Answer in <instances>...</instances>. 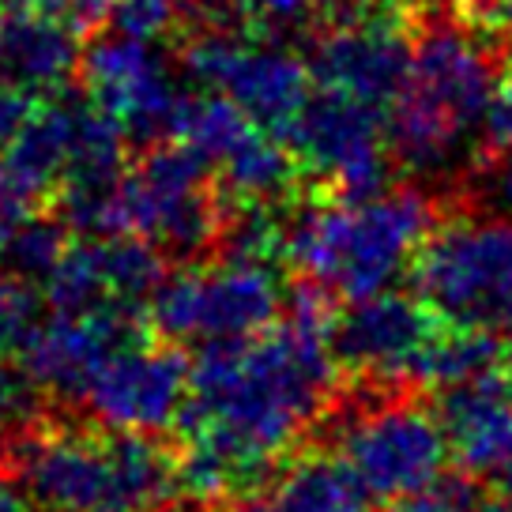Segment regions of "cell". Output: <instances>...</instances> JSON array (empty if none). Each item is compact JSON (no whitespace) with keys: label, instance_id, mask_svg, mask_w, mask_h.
Returning a JSON list of instances; mask_svg holds the SVG:
<instances>
[{"label":"cell","instance_id":"cell-17","mask_svg":"<svg viewBox=\"0 0 512 512\" xmlns=\"http://www.w3.org/2000/svg\"><path fill=\"white\" fill-rule=\"evenodd\" d=\"M437 422L448 456L471 479H501L512 471V381L482 373L475 381L441 388Z\"/></svg>","mask_w":512,"mask_h":512},{"label":"cell","instance_id":"cell-34","mask_svg":"<svg viewBox=\"0 0 512 512\" xmlns=\"http://www.w3.org/2000/svg\"><path fill=\"white\" fill-rule=\"evenodd\" d=\"M475 512H512V501H482Z\"/></svg>","mask_w":512,"mask_h":512},{"label":"cell","instance_id":"cell-37","mask_svg":"<svg viewBox=\"0 0 512 512\" xmlns=\"http://www.w3.org/2000/svg\"><path fill=\"white\" fill-rule=\"evenodd\" d=\"M509 381H512V347H509Z\"/></svg>","mask_w":512,"mask_h":512},{"label":"cell","instance_id":"cell-8","mask_svg":"<svg viewBox=\"0 0 512 512\" xmlns=\"http://www.w3.org/2000/svg\"><path fill=\"white\" fill-rule=\"evenodd\" d=\"M283 309L272 264L226 260L215 268H185L151 294V328L170 343H215L268 328Z\"/></svg>","mask_w":512,"mask_h":512},{"label":"cell","instance_id":"cell-24","mask_svg":"<svg viewBox=\"0 0 512 512\" xmlns=\"http://www.w3.org/2000/svg\"><path fill=\"white\" fill-rule=\"evenodd\" d=\"M324 4L328 0H226V8H230L226 23H238L245 31L279 34L317 19Z\"/></svg>","mask_w":512,"mask_h":512},{"label":"cell","instance_id":"cell-6","mask_svg":"<svg viewBox=\"0 0 512 512\" xmlns=\"http://www.w3.org/2000/svg\"><path fill=\"white\" fill-rule=\"evenodd\" d=\"M223 200L208 162L185 144L151 147L125 170L113 204V234H136L162 256L196 260L219 241Z\"/></svg>","mask_w":512,"mask_h":512},{"label":"cell","instance_id":"cell-32","mask_svg":"<svg viewBox=\"0 0 512 512\" xmlns=\"http://www.w3.org/2000/svg\"><path fill=\"white\" fill-rule=\"evenodd\" d=\"M23 215H27V208H19V204L0 196V253H4V245H8V238H12V230L19 226Z\"/></svg>","mask_w":512,"mask_h":512},{"label":"cell","instance_id":"cell-30","mask_svg":"<svg viewBox=\"0 0 512 512\" xmlns=\"http://www.w3.org/2000/svg\"><path fill=\"white\" fill-rule=\"evenodd\" d=\"M34 95L19 91V87H8L0 83V151L16 140V132L27 125V117L34 113Z\"/></svg>","mask_w":512,"mask_h":512},{"label":"cell","instance_id":"cell-12","mask_svg":"<svg viewBox=\"0 0 512 512\" xmlns=\"http://www.w3.org/2000/svg\"><path fill=\"white\" fill-rule=\"evenodd\" d=\"M80 80L87 98L125 132V140H162L177 110V80L159 42L102 34L80 49Z\"/></svg>","mask_w":512,"mask_h":512},{"label":"cell","instance_id":"cell-16","mask_svg":"<svg viewBox=\"0 0 512 512\" xmlns=\"http://www.w3.org/2000/svg\"><path fill=\"white\" fill-rule=\"evenodd\" d=\"M445 320L433 313L418 294L381 290L351 305L347 317H336L332 347L339 369L377 384H407L418 351Z\"/></svg>","mask_w":512,"mask_h":512},{"label":"cell","instance_id":"cell-3","mask_svg":"<svg viewBox=\"0 0 512 512\" xmlns=\"http://www.w3.org/2000/svg\"><path fill=\"white\" fill-rule=\"evenodd\" d=\"M505 68L482 27L433 19L411 42V64L388 106L392 159L415 177H448L486 132Z\"/></svg>","mask_w":512,"mask_h":512},{"label":"cell","instance_id":"cell-23","mask_svg":"<svg viewBox=\"0 0 512 512\" xmlns=\"http://www.w3.org/2000/svg\"><path fill=\"white\" fill-rule=\"evenodd\" d=\"M189 0H113L110 23L117 34L140 42H166L185 27Z\"/></svg>","mask_w":512,"mask_h":512},{"label":"cell","instance_id":"cell-15","mask_svg":"<svg viewBox=\"0 0 512 512\" xmlns=\"http://www.w3.org/2000/svg\"><path fill=\"white\" fill-rule=\"evenodd\" d=\"M166 279V256L136 234H87L61 253L53 272L42 279L53 309H98L121 305L140 309Z\"/></svg>","mask_w":512,"mask_h":512},{"label":"cell","instance_id":"cell-36","mask_svg":"<svg viewBox=\"0 0 512 512\" xmlns=\"http://www.w3.org/2000/svg\"><path fill=\"white\" fill-rule=\"evenodd\" d=\"M501 479H505V490H509V501H512V471H505Z\"/></svg>","mask_w":512,"mask_h":512},{"label":"cell","instance_id":"cell-26","mask_svg":"<svg viewBox=\"0 0 512 512\" xmlns=\"http://www.w3.org/2000/svg\"><path fill=\"white\" fill-rule=\"evenodd\" d=\"M482 505L479 490L471 479H433L422 490H411L403 497H392V505L384 512H475Z\"/></svg>","mask_w":512,"mask_h":512},{"label":"cell","instance_id":"cell-38","mask_svg":"<svg viewBox=\"0 0 512 512\" xmlns=\"http://www.w3.org/2000/svg\"><path fill=\"white\" fill-rule=\"evenodd\" d=\"M467 4H475V0H467Z\"/></svg>","mask_w":512,"mask_h":512},{"label":"cell","instance_id":"cell-33","mask_svg":"<svg viewBox=\"0 0 512 512\" xmlns=\"http://www.w3.org/2000/svg\"><path fill=\"white\" fill-rule=\"evenodd\" d=\"M0 512H31V501L19 494V490L0 482Z\"/></svg>","mask_w":512,"mask_h":512},{"label":"cell","instance_id":"cell-29","mask_svg":"<svg viewBox=\"0 0 512 512\" xmlns=\"http://www.w3.org/2000/svg\"><path fill=\"white\" fill-rule=\"evenodd\" d=\"M486 144L494 151H509L512 147V72L501 76L490 113H486Z\"/></svg>","mask_w":512,"mask_h":512},{"label":"cell","instance_id":"cell-25","mask_svg":"<svg viewBox=\"0 0 512 512\" xmlns=\"http://www.w3.org/2000/svg\"><path fill=\"white\" fill-rule=\"evenodd\" d=\"M46 392L31 381V373L19 362L0 358V430H23L34 418H42Z\"/></svg>","mask_w":512,"mask_h":512},{"label":"cell","instance_id":"cell-10","mask_svg":"<svg viewBox=\"0 0 512 512\" xmlns=\"http://www.w3.org/2000/svg\"><path fill=\"white\" fill-rule=\"evenodd\" d=\"M339 460L369 497H403L445 475L448 441L433 411L407 400L358 411L339 430Z\"/></svg>","mask_w":512,"mask_h":512},{"label":"cell","instance_id":"cell-13","mask_svg":"<svg viewBox=\"0 0 512 512\" xmlns=\"http://www.w3.org/2000/svg\"><path fill=\"white\" fill-rule=\"evenodd\" d=\"M144 339V313L121 305L98 309H53V317L34 320L31 332L19 343V366L31 381L64 403H80L98 366L117 347Z\"/></svg>","mask_w":512,"mask_h":512},{"label":"cell","instance_id":"cell-19","mask_svg":"<svg viewBox=\"0 0 512 512\" xmlns=\"http://www.w3.org/2000/svg\"><path fill=\"white\" fill-rule=\"evenodd\" d=\"M80 68V31L34 12L0 8V83L27 95H57Z\"/></svg>","mask_w":512,"mask_h":512},{"label":"cell","instance_id":"cell-7","mask_svg":"<svg viewBox=\"0 0 512 512\" xmlns=\"http://www.w3.org/2000/svg\"><path fill=\"white\" fill-rule=\"evenodd\" d=\"M181 68L204 91H219L253 117L256 125L283 136L313 95V72L283 38L245 31L238 23H215L189 34Z\"/></svg>","mask_w":512,"mask_h":512},{"label":"cell","instance_id":"cell-21","mask_svg":"<svg viewBox=\"0 0 512 512\" xmlns=\"http://www.w3.org/2000/svg\"><path fill=\"white\" fill-rule=\"evenodd\" d=\"M497 354H501V347H497L494 332L441 324L430 336V343L418 351L415 366L407 373V384L452 388V384L475 381L482 373H494Z\"/></svg>","mask_w":512,"mask_h":512},{"label":"cell","instance_id":"cell-35","mask_svg":"<svg viewBox=\"0 0 512 512\" xmlns=\"http://www.w3.org/2000/svg\"><path fill=\"white\" fill-rule=\"evenodd\" d=\"M4 456H8V441H4V430H0V467H4Z\"/></svg>","mask_w":512,"mask_h":512},{"label":"cell","instance_id":"cell-5","mask_svg":"<svg viewBox=\"0 0 512 512\" xmlns=\"http://www.w3.org/2000/svg\"><path fill=\"white\" fill-rule=\"evenodd\" d=\"M411 279L445 324L512 332V215H460L430 230Z\"/></svg>","mask_w":512,"mask_h":512},{"label":"cell","instance_id":"cell-4","mask_svg":"<svg viewBox=\"0 0 512 512\" xmlns=\"http://www.w3.org/2000/svg\"><path fill=\"white\" fill-rule=\"evenodd\" d=\"M433 230V204L415 189L332 196L287 219V260L347 302L388 290Z\"/></svg>","mask_w":512,"mask_h":512},{"label":"cell","instance_id":"cell-27","mask_svg":"<svg viewBox=\"0 0 512 512\" xmlns=\"http://www.w3.org/2000/svg\"><path fill=\"white\" fill-rule=\"evenodd\" d=\"M34 320H38L34 290L16 275H0V358L19 351V343L31 332Z\"/></svg>","mask_w":512,"mask_h":512},{"label":"cell","instance_id":"cell-1","mask_svg":"<svg viewBox=\"0 0 512 512\" xmlns=\"http://www.w3.org/2000/svg\"><path fill=\"white\" fill-rule=\"evenodd\" d=\"M336 384L332 328L283 313L279 324L253 336L200 347L177 430L185 433V448L215 460L245 497L264 486L275 460L324 415Z\"/></svg>","mask_w":512,"mask_h":512},{"label":"cell","instance_id":"cell-9","mask_svg":"<svg viewBox=\"0 0 512 512\" xmlns=\"http://www.w3.org/2000/svg\"><path fill=\"white\" fill-rule=\"evenodd\" d=\"M283 140L298 166L332 196H373L388 189V174L396 166L388 110L328 87H313Z\"/></svg>","mask_w":512,"mask_h":512},{"label":"cell","instance_id":"cell-28","mask_svg":"<svg viewBox=\"0 0 512 512\" xmlns=\"http://www.w3.org/2000/svg\"><path fill=\"white\" fill-rule=\"evenodd\" d=\"M471 196L490 215H512V147L494 151L490 162H479L471 174Z\"/></svg>","mask_w":512,"mask_h":512},{"label":"cell","instance_id":"cell-14","mask_svg":"<svg viewBox=\"0 0 512 512\" xmlns=\"http://www.w3.org/2000/svg\"><path fill=\"white\" fill-rule=\"evenodd\" d=\"M189 400V358L151 336L125 343L98 366L83 392V407L106 430L159 433L170 430Z\"/></svg>","mask_w":512,"mask_h":512},{"label":"cell","instance_id":"cell-22","mask_svg":"<svg viewBox=\"0 0 512 512\" xmlns=\"http://www.w3.org/2000/svg\"><path fill=\"white\" fill-rule=\"evenodd\" d=\"M68 249V223L61 215L46 219V215H23L19 226L12 230V238L4 245V268L8 275H16L23 283L31 279H46L53 272V264L61 260V253Z\"/></svg>","mask_w":512,"mask_h":512},{"label":"cell","instance_id":"cell-2","mask_svg":"<svg viewBox=\"0 0 512 512\" xmlns=\"http://www.w3.org/2000/svg\"><path fill=\"white\" fill-rule=\"evenodd\" d=\"M4 467L38 512H162L177 490V456L147 433L53 426L12 430Z\"/></svg>","mask_w":512,"mask_h":512},{"label":"cell","instance_id":"cell-11","mask_svg":"<svg viewBox=\"0 0 512 512\" xmlns=\"http://www.w3.org/2000/svg\"><path fill=\"white\" fill-rule=\"evenodd\" d=\"M313 87L392 106L407 80L411 38L396 0H358L309 46Z\"/></svg>","mask_w":512,"mask_h":512},{"label":"cell","instance_id":"cell-18","mask_svg":"<svg viewBox=\"0 0 512 512\" xmlns=\"http://www.w3.org/2000/svg\"><path fill=\"white\" fill-rule=\"evenodd\" d=\"M80 98L49 95L46 106H34L16 140L0 151V196L19 208H31L61 189L72 136H76Z\"/></svg>","mask_w":512,"mask_h":512},{"label":"cell","instance_id":"cell-31","mask_svg":"<svg viewBox=\"0 0 512 512\" xmlns=\"http://www.w3.org/2000/svg\"><path fill=\"white\" fill-rule=\"evenodd\" d=\"M471 12H475L471 23L486 27V38L512 46V0H475Z\"/></svg>","mask_w":512,"mask_h":512},{"label":"cell","instance_id":"cell-20","mask_svg":"<svg viewBox=\"0 0 512 512\" xmlns=\"http://www.w3.org/2000/svg\"><path fill=\"white\" fill-rule=\"evenodd\" d=\"M238 512H369L366 486L332 452L294 456L268 490H253L234 501Z\"/></svg>","mask_w":512,"mask_h":512}]
</instances>
